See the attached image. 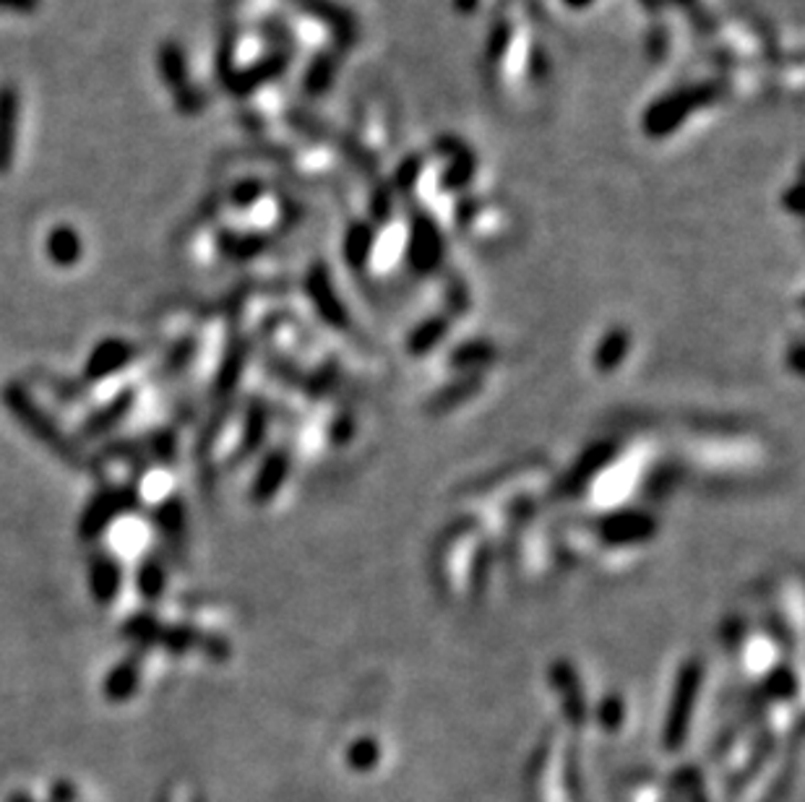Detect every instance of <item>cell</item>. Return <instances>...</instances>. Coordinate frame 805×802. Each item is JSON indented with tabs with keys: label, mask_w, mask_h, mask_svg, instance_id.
I'll use <instances>...</instances> for the list:
<instances>
[{
	"label": "cell",
	"mask_w": 805,
	"mask_h": 802,
	"mask_svg": "<svg viewBox=\"0 0 805 802\" xmlns=\"http://www.w3.org/2000/svg\"><path fill=\"white\" fill-rule=\"evenodd\" d=\"M0 402H3L6 412L17 419L21 428H24L37 444H42L50 454L69 464L71 469L94 477L102 472L100 461L81 451L79 440L71 438L69 433L50 417V412L34 399L32 392H29L21 381H9V384L3 386V392H0Z\"/></svg>",
	"instance_id": "cell-1"
},
{
	"label": "cell",
	"mask_w": 805,
	"mask_h": 802,
	"mask_svg": "<svg viewBox=\"0 0 805 802\" xmlns=\"http://www.w3.org/2000/svg\"><path fill=\"white\" fill-rule=\"evenodd\" d=\"M142 509V492L133 482L125 485H102L94 496L86 500L76 521V534L81 542H97L117 519Z\"/></svg>",
	"instance_id": "cell-2"
},
{
	"label": "cell",
	"mask_w": 805,
	"mask_h": 802,
	"mask_svg": "<svg viewBox=\"0 0 805 802\" xmlns=\"http://www.w3.org/2000/svg\"><path fill=\"white\" fill-rule=\"evenodd\" d=\"M157 71L165 86L173 94L175 107L180 110L183 115H198L206 107L204 92L190 81L188 71V58L183 53V48L177 42L167 40L162 42L157 50Z\"/></svg>",
	"instance_id": "cell-3"
},
{
	"label": "cell",
	"mask_w": 805,
	"mask_h": 802,
	"mask_svg": "<svg viewBox=\"0 0 805 802\" xmlns=\"http://www.w3.org/2000/svg\"><path fill=\"white\" fill-rule=\"evenodd\" d=\"M136 357V347L128 340H121V336H107V340L97 342L89 352L84 373H81V381L86 386L100 384V381L110 378V375L125 371Z\"/></svg>",
	"instance_id": "cell-4"
},
{
	"label": "cell",
	"mask_w": 805,
	"mask_h": 802,
	"mask_svg": "<svg viewBox=\"0 0 805 802\" xmlns=\"http://www.w3.org/2000/svg\"><path fill=\"white\" fill-rule=\"evenodd\" d=\"M152 527L162 540H165L167 550L175 555L186 553L188 542V511L186 500L180 496H167L159 500L152 509Z\"/></svg>",
	"instance_id": "cell-5"
},
{
	"label": "cell",
	"mask_w": 805,
	"mask_h": 802,
	"mask_svg": "<svg viewBox=\"0 0 805 802\" xmlns=\"http://www.w3.org/2000/svg\"><path fill=\"white\" fill-rule=\"evenodd\" d=\"M21 128V92L17 84H0V175L17 162Z\"/></svg>",
	"instance_id": "cell-6"
},
{
	"label": "cell",
	"mask_w": 805,
	"mask_h": 802,
	"mask_svg": "<svg viewBox=\"0 0 805 802\" xmlns=\"http://www.w3.org/2000/svg\"><path fill=\"white\" fill-rule=\"evenodd\" d=\"M133 407H136V388H121L113 399H110L105 407L89 412L84 417V423L79 425V436L76 440H97L105 438L107 433H113L117 425L123 423L125 417L131 415Z\"/></svg>",
	"instance_id": "cell-7"
},
{
	"label": "cell",
	"mask_w": 805,
	"mask_h": 802,
	"mask_svg": "<svg viewBox=\"0 0 805 802\" xmlns=\"http://www.w3.org/2000/svg\"><path fill=\"white\" fill-rule=\"evenodd\" d=\"M86 584H89V594L97 605L107 607L121 597V589H123V565L117 558H113L110 553H92L89 558V571H86Z\"/></svg>",
	"instance_id": "cell-8"
},
{
	"label": "cell",
	"mask_w": 805,
	"mask_h": 802,
	"mask_svg": "<svg viewBox=\"0 0 805 802\" xmlns=\"http://www.w3.org/2000/svg\"><path fill=\"white\" fill-rule=\"evenodd\" d=\"M144 678V654L131 652L128 657L115 662L102 680V694L110 704H125L136 696Z\"/></svg>",
	"instance_id": "cell-9"
},
{
	"label": "cell",
	"mask_w": 805,
	"mask_h": 802,
	"mask_svg": "<svg viewBox=\"0 0 805 802\" xmlns=\"http://www.w3.org/2000/svg\"><path fill=\"white\" fill-rule=\"evenodd\" d=\"M712 97H714V86H699L696 94L683 92L681 97H670V100L657 102L647 121L649 131H654L652 136H668V131H673L675 125L681 123L685 115H689L685 110L691 107V102H709Z\"/></svg>",
	"instance_id": "cell-10"
},
{
	"label": "cell",
	"mask_w": 805,
	"mask_h": 802,
	"mask_svg": "<svg viewBox=\"0 0 805 802\" xmlns=\"http://www.w3.org/2000/svg\"><path fill=\"white\" fill-rule=\"evenodd\" d=\"M285 69H287L285 55L282 53H271L266 58H258V61L246 65V69H235L230 76L225 79V84L230 86L233 94H238V97H240V94H250V92H256L258 86L275 81Z\"/></svg>",
	"instance_id": "cell-11"
},
{
	"label": "cell",
	"mask_w": 805,
	"mask_h": 802,
	"mask_svg": "<svg viewBox=\"0 0 805 802\" xmlns=\"http://www.w3.org/2000/svg\"><path fill=\"white\" fill-rule=\"evenodd\" d=\"M44 256L58 269H73L84 256V240L81 232L71 225H55L44 238Z\"/></svg>",
	"instance_id": "cell-12"
},
{
	"label": "cell",
	"mask_w": 805,
	"mask_h": 802,
	"mask_svg": "<svg viewBox=\"0 0 805 802\" xmlns=\"http://www.w3.org/2000/svg\"><path fill=\"white\" fill-rule=\"evenodd\" d=\"M209 633L190 623H162L157 649H165L173 657H186L188 652H202Z\"/></svg>",
	"instance_id": "cell-13"
},
{
	"label": "cell",
	"mask_w": 805,
	"mask_h": 802,
	"mask_svg": "<svg viewBox=\"0 0 805 802\" xmlns=\"http://www.w3.org/2000/svg\"><path fill=\"white\" fill-rule=\"evenodd\" d=\"M136 589L138 597H142L146 605H154L165 597L167 592V563L159 553H149L138 561L136 569Z\"/></svg>",
	"instance_id": "cell-14"
},
{
	"label": "cell",
	"mask_w": 805,
	"mask_h": 802,
	"mask_svg": "<svg viewBox=\"0 0 805 802\" xmlns=\"http://www.w3.org/2000/svg\"><path fill=\"white\" fill-rule=\"evenodd\" d=\"M162 623L152 610H142V613H133L123 621L121 636L133 646V652L144 654L149 649H157V638L162 631Z\"/></svg>",
	"instance_id": "cell-15"
},
{
	"label": "cell",
	"mask_w": 805,
	"mask_h": 802,
	"mask_svg": "<svg viewBox=\"0 0 805 802\" xmlns=\"http://www.w3.org/2000/svg\"><path fill=\"white\" fill-rule=\"evenodd\" d=\"M285 477H287V456L282 451L269 454L264 459L261 469H258L256 477H254L250 498H254L256 503H266V500H271L277 496L279 485L285 482Z\"/></svg>",
	"instance_id": "cell-16"
},
{
	"label": "cell",
	"mask_w": 805,
	"mask_h": 802,
	"mask_svg": "<svg viewBox=\"0 0 805 802\" xmlns=\"http://www.w3.org/2000/svg\"><path fill=\"white\" fill-rule=\"evenodd\" d=\"M217 248H219L221 256H227V259L248 261V259H254L256 253H261V250L266 248V235L221 230L217 235Z\"/></svg>",
	"instance_id": "cell-17"
},
{
	"label": "cell",
	"mask_w": 805,
	"mask_h": 802,
	"mask_svg": "<svg viewBox=\"0 0 805 802\" xmlns=\"http://www.w3.org/2000/svg\"><path fill=\"white\" fill-rule=\"evenodd\" d=\"M144 451L149 464H175L177 459V436L173 428H154L144 433Z\"/></svg>",
	"instance_id": "cell-18"
},
{
	"label": "cell",
	"mask_w": 805,
	"mask_h": 802,
	"mask_svg": "<svg viewBox=\"0 0 805 802\" xmlns=\"http://www.w3.org/2000/svg\"><path fill=\"white\" fill-rule=\"evenodd\" d=\"M198 352V344L194 336H183V340H177L173 347L167 350L165 360H162V365L157 367V375H162V378H173V375H180L186 367L194 363Z\"/></svg>",
	"instance_id": "cell-19"
},
{
	"label": "cell",
	"mask_w": 805,
	"mask_h": 802,
	"mask_svg": "<svg viewBox=\"0 0 805 802\" xmlns=\"http://www.w3.org/2000/svg\"><path fill=\"white\" fill-rule=\"evenodd\" d=\"M261 196H264V183L248 178V180L235 183L230 190V204L235 206V209H250V206H256L258 201H261Z\"/></svg>",
	"instance_id": "cell-20"
},
{
	"label": "cell",
	"mask_w": 805,
	"mask_h": 802,
	"mask_svg": "<svg viewBox=\"0 0 805 802\" xmlns=\"http://www.w3.org/2000/svg\"><path fill=\"white\" fill-rule=\"evenodd\" d=\"M42 6V0H0V13H19L29 17Z\"/></svg>",
	"instance_id": "cell-21"
},
{
	"label": "cell",
	"mask_w": 805,
	"mask_h": 802,
	"mask_svg": "<svg viewBox=\"0 0 805 802\" xmlns=\"http://www.w3.org/2000/svg\"><path fill=\"white\" fill-rule=\"evenodd\" d=\"M566 3L574 6V9H587V6L592 3V0H566Z\"/></svg>",
	"instance_id": "cell-22"
}]
</instances>
